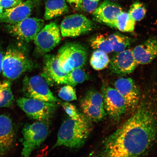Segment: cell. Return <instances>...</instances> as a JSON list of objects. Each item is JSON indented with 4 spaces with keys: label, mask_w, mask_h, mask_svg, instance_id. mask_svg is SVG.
Masks as SVG:
<instances>
[{
    "label": "cell",
    "mask_w": 157,
    "mask_h": 157,
    "mask_svg": "<svg viewBox=\"0 0 157 157\" xmlns=\"http://www.w3.org/2000/svg\"><path fill=\"white\" fill-rule=\"evenodd\" d=\"M145 97L134 113L105 139L101 156L138 157L148 152L157 137V108Z\"/></svg>",
    "instance_id": "6da1fadb"
},
{
    "label": "cell",
    "mask_w": 157,
    "mask_h": 157,
    "mask_svg": "<svg viewBox=\"0 0 157 157\" xmlns=\"http://www.w3.org/2000/svg\"><path fill=\"white\" fill-rule=\"evenodd\" d=\"M90 121L86 117L79 120L71 118L66 120L59 129L54 147L63 146L72 149L81 148L91 132Z\"/></svg>",
    "instance_id": "7a4b0ae2"
},
{
    "label": "cell",
    "mask_w": 157,
    "mask_h": 157,
    "mask_svg": "<svg viewBox=\"0 0 157 157\" xmlns=\"http://www.w3.org/2000/svg\"><path fill=\"white\" fill-rule=\"evenodd\" d=\"M34 67V63L22 44H13L8 47L2 64V72L5 77L9 80L17 79Z\"/></svg>",
    "instance_id": "3957f363"
},
{
    "label": "cell",
    "mask_w": 157,
    "mask_h": 157,
    "mask_svg": "<svg viewBox=\"0 0 157 157\" xmlns=\"http://www.w3.org/2000/svg\"><path fill=\"white\" fill-rule=\"evenodd\" d=\"M56 56L61 71L68 73L74 69L83 67L87 61V52L81 44L68 43L59 49Z\"/></svg>",
    "instance_id": "277c9868"
},
{
    "label": "cell",
    "mask_w": 157,
    "mask_h": 157,
    "mask_svg": "<svg viewBox=\"0 0 157 157\" xmlns=\"http://www.w3.org/2000/svg\"><path fill=\"white\" fill-rule=\"evenodd\" d=\"M46 122L37 121L24 125L22 130L23 148L21 155L22 156H30L46 140L49 132Z\"/></svg>",
    "instance_id": "5b68a950"
},
{
    "label": "cell",
    "mask_w": 157,
    "mask_h": 157,
    "mask_svg": "<svg viewBox=\"0 0 157 157\" xmlns=\"http://www.w3.org/2000/svg\"><path fill=\"white\" fill-rule=\"evenodd\" d=\"M21 91L25 97L48 102L61 101L51 91L48 84L42 76H25L23 80Z\"/></svg>",
    "instance_id": "8992f818"
},
{
    "label": "cell",
    "mask_w": 157,
    "mask_h": 157,
    "mask_svg": "<svg viewBox=\"0 0 157 157\" xmlns=\"http://www.w3.org/2000/svg\"><path fill=\"white\" fill-rule=\"evenodd\" d=\"M16 103L30 118L39 121H48L53 115L57 105L25 97L18 98Z\"/></svg>",
    "instance_id": "52a82bcc"
},
{
    "label": "cell",
    "mask_w": 157,
    "mask_h": 157,
    "mask_svg": "<svg viewBox=\"0 0 157 157\" xmlns=\"http://www.w3.org/2000/svg\"><path fill=\"white\" fill-rule=\"evenodd\" d=\"M80 104L84 116L90 121L98 122L107 115L102 94L97 90H88L80 100Z\"/></svg>",
    "instance_id": "ba28073f"
},
{
    "label": "cell",
    "mask_w": 157,
    "mask_h": 157,
    "mask_svg": "<svg viewBox=\"0 0 157 157\" xmlns=\"http://www.w3.org/2000/svg\"><path fill=\"white\" fill-rule=\"evenodd\" d=\"M9 33L18 40L24 42L34 40L37 34L44 27L42 19L28 17L14 24L7 25Z\"/></svg>",
    "instance_id": "9c48e42d"
},
{
    "label": "cell",
    "mask_w": 157,
    "mask_h": 157,
    "mask_svg": "<svg viewBox=\"0 0 157 157\" xmlns=\"http://www.w3.org/2000/svg\"><path fill=\"white\" fill-rule=\"evenodd\" d=\"M101 94L106 113L114 121H119L127 111L124 99L115 88L106 84L102 87Z\"/></svg>",
    "instance_id": "30bf717a"
},
{
    "label": "cell",
    "mask_w": 157,
    "mask_h": 157,
    "mask_svg": "<svg viewBox=\"0 0 157 157\" xmlns=\"http://www.w3.org/2000/svg\"><path fill=\"white\" fill-rule=\"evenodd\" d=\"M93 21L79 14L68 15L63 20L60 26L62 36L74 38L85 34L93 29Z\"/></svg>",
    "instance_id": "8fae6325"
},
{
    "label": "cell",
    "mask_w": 157,
    "mask_h": 157,
    "mask_svg": "<svg viewBox=\"0 0 157 157\" xmlns=\"http://www.w3.org/2000/svg\"><path fill=\"white\" fill-rule=\"evenodd\" d=\"M60 29L55 22L45 25L34 40L37 52L40 54H46L57 46L61 40Z\"/></svg>",
    "instance_id": "7c38bea8"
},
{
    "label": "cell",
    "mask_w": 157,
    "mask_h": 157,
    "mask_svg": "<svg viewBox=\"0 0 157 157\" xmlns=\"http://www.w3.org/2000/svg\"><path fill=\"white\" fill-rule=\"evenodd\" d=\"M114 85L124 99L127 111H135L140 101L141 91L134 80L129 78H120L116 81Z\"/></svg>",
    "instance_id": "4fadbf2b"
},
{
    "label": "cell",
    "mask_w": 157,
    "mask_h": 157,
    "mask_svg": "<svg viewBox=\"0 0 157 157\" xmlns=\"http://www.w3.org/2000/svg\"><path fill=\"white\" fill-rule=\"evenodd\" d=\"M109 64L111 71L120 75L132 73L137 65L133 56V50L130 49L117 53L110 61Z\"/></svg>",
    "instance_id": "5bb4252c"
},
{
    "label": "cell",
    "mask_w": 157,
    "mask_h": 157,
    "mask_svg": "<svg viewBox=\"0 0 157 157\" xmlns=\"http://www.w3.org/2000/svg\"><path fill=\"white\" fill-rule=\"evenodd\" d=\"M16 133L10 117L6 114L0 115V156L5 155L14 145Z\"/></svg>",
    "instance_id": "9a60e30c"
},
{
    "label": "cell",
    "mask_w": 157,
    "mask_h": 157,
    "mask_svg": "<svg viewBox=\"0 0 157 157\" xmlns=\"http://www.w3.org/2000/svg\"><path fill=\"white\" fill-rule=\"evenodd\" d=\"M44 58V70L41 76L47 83L68 85V73L61 71L56 56L52 54H46Z\"/></svg>",
    "instance_id": "2e32d148"
},
{
    "label": "cell",
    "mask_w": 157,
    "mask_h": 157,
    "mask_svg": "<svg viewBox=\"0 0 157 157\" xmlns=\"http://www.w3.org/2000/svg\"><path fill=\"white\" fill-rule=\"evenodd\" d=\"M30 0L21 2L15 6L4 10L0 16V22L14 24L30 16L34 8Z\"/></svg>",
    "instance_id": "e0dca14e"
},
{
    "label": "cell",
    "mask_w": 157,
    "mask_h": 157,
    "mask_svg": "<svg viewBox=\"0 0 157 157\" xmlns=\"http://www.w3.org/2000/svg\"><path fill=\"white\" fill-rule=\"evenodd\" d=\"M122 11V8L118 4L108 0L103 2L94 11V19L111 27L117 16Z\"/></svg>",
    "instance_id": "ac0fdd59"
},
{
    "label": "cell",
    "mask_w": 157,
    "mask_h": 157,
    "mask_svg": "<svg viewBox=\"0 0 157 157\" xmlns=\"http://www.w3.org/2000/svg\"><path fill=\"white\" fill-rule=\"evenodd\" d=\"M137 64L150 63L157 56V38L149 39L133 50Z\"/></svg>",
    "instance_id": "d6986e66"
},
{
    "label": "cell",
    "mask_w": 157,
    "mask_h": 157,
    "mask_svg": "<svg viewBox=\"0 0 157 157\" xmlns=\"http://www.w3.org/2000/svg\"><path fill=\"white\" fill-rule=\"evenodd\" d=\"M69 8L66 0H47L45 4L44 19L56 18L68 13Z\"/></svg>",
    "instance_id": "ffe728a7"
},
{
    "label": "cell",
    "mask_w": 157,
    "mask_h": 157,
    "mask_svg": "<svg viewBox=\"0 0 157 157\" xmlns=\"http://www.w3.org/2000/svg\"><path fill=\"white\" fill-rule=\"evenodd\" d=\"M11 82L9 80L0 81V108H11L14 105V96Z\"/></svg>",
    "instance_id": "44dd1931"
},
{
    "label": "cell",
    "mask_w": 157,
    "mask_h": 157,
    "mask_svg": "<svg viewBox=\"0 0 157 157\" xmlns=\"http://www.w3.org/2000/svg\"><path fill=\"white\" fill-rule=\"evenodd\" d=\"M135 24V21L128 13L122 11L117 16L111 27L122 32H130L134 30Z\"/></svg>",
    "instance_id": "7402d4cb"
},
{
    "label": "cell",
    "mask_w": 157,
    "mask_h": 157,
    "mask_svg": "<svg viewBox=\"0 0 157 157\" xmlns=\"http://www.w3.org/2000/svg\"><path fill=\"white\" fill-rule=\"evenodd\" d=\"M109 38L112 44L113 52L117 53L126 50L133 41L131 38L119 33H115L110 35Z\"/></svg>",
    "instance_id": "603a6c76"
},
{
    "label": "cell",
    "mask_w": 157,
    "mask_h": 157,
    "mask_svg": "<svg viewBox=\"0 0 157 157\" xmlns=\"http://www.w3.org/2000/svg\"><path fill=\"white\" fill-rule=\"evenodd\" d=\"M91 47L96 50L101 51L107 54L113 52L112 44L109 36L99 34L94 36L90 40Z\"/></svg>",
    "instance_id": "cb8c5ba5"
},
{
    "label": "cell",
    "mask_w": 157,
    "mask_h": 157,
    "mask_svg": "<svg viewBox=\"0 0 157 157\" xmlns=\"http://www.w3.org/2000/svg\"><path fill=\"white\" fill-rule=\"evenodd\" d=\"M109 62L107 54L99 50H96L93 53L90 60V65L96 70L104 69L107 67Z\"/></svg>",
    "instance_id": "d4e9b609"
},
{
    "label": "cell",
    "mask_w": 157,
    "mask_h": 157,
    "mask_svg": "<svg viewBox=\"0 0 157 157\" xmlns=\"http://www.w3.org/2000/svg\"><path fill=\"white\" fill-rule=\"evenodd\" d=\"M88 76L81 68L74 69L67 74L68 85L75 86L87 79Z\"/></svg>",
    "instance_id": "484cf974"
},
{
    "label": "cell",
    "mask_w": 157,
    "mask_h": 157,
    "mask_svg": "<svg viewBox=\"0 0 157 157\" xmlns=\"http://www.w3.org/2000/svg\"><path fill=\"white\" fill-rule=\"evenodd\" d=\"M146 12L144 5L139 2L133 3L128 12L129 15L135 21H141L144 18Z\"/></svg>",
    "instance_id": "4316f807"
},
{
    "label": "cell",
    "mask_w": 157,
    "mask_h": 157,
    "mask_svg": "<svg viewBox=\"0 0 157 157\" xmlns=\"http://www.w3.org/2000/svg\"><path fill=\"white\" fill-rule=\"evenodd\" d=\"M59 97L66 101H75L77 99L76 91L73 86L67 85L60 90L58 93Z\"/></svg>",
    "instance_id": "83f0119b"
},
{
    "label": "cell",
    "mask_w": 157,
    "mask_h": 157,
    "mask_svg": "<svg viewBox=\"0 0 157 157\" xmlns=\"http://www.w3.org/2000/svg\"><path fill=\"white\" fill-rule=\"evenodd\" d=\"M62 106L71 118L79 120L86 117L80 113L75 106L71 103L66 102L62 104Z\"/></svg>",
    "instance_id": "f1b7e54d"
},
{
    "label": "cell",
    "mask_w": 157,
    "mask_h": 157,
    "mask_svg": "<svg viewBox=\"0 0 157 157\" xmlns=\"http://www.w3.org/2000/svg\"><path fill=\"white\" fill-rule=\"evenodd\" d=\"M100 0H83L82 9L86 12L93 13L98 7Z\"/></svg>",
    "instance_id": "f546056e"
},
{
    "label": "cell",
    "mask_w": 157,
    "mask_h": 157,
    "mask_svg": "<svg viewBox=\"0 0 157 157\" xmlns=\"http://www.w3.org/2000/svg\"><path fill=\"white\" fill-rule=\"evenodd\" d=\"M22 2V0H0V5L6 9L14 7Z\"/></svg>",
    "instance_id": "4dcf8cb0"
},
{
    "label": "cell",
    "mask_w": 157,
    "mask_h": 157,
    "mask_svg": "<svg viewBox=\"0 0 157 157\" xmlns=\"http://www.w3.org/2000/svg\"><path fill=\"white\" fill-rule=\"evenodd\" d=\"M73 8L76 10L82 9L83 0H66Z\"/></svg>",
    "instance_id": "1f68e13d"
},
{
    "label": "cell",
    "mask_w": 157,
    "mask_h": 157,
    "mask_svg": "<svg viewBox=\"0 0 157 157\" xmlns=\"http://www.w3.org/2000/svg\"><path fill=\"white\" fill-rule=\"evenodd\" d=\"M5 54V53L4 52L2 47L0 44V74L2 72V64L3 58Z\"/></svg>",
    "instance_id": "d6a6232c"
},
{
    "label": "cell",
    "mask_w": 157,
    "mask_h": 157,
    "mask_svg": "<svg viewBox=\"0 0 157 157\" xmlns=\"http://www.w3.org/2000/svg\"><path fill=\"white\" fill-rule=\"evenodd\" d=\"M3 10V9L1 5H0V16H1Z\"/></svg>",
    "instance_id": "836d02e7"
},
{
    "label": "cell",
    "mask_w": 157,
    "mask_h": 157,
    "mask_svg": "<svg viewBox=\"0 0 157 157\" xmlns=\"http://www.w3.org/2000/svg\"><path fill=\"white\" fill-rule=\"evenodd\" d=\"M108 1H118V0H108Z\"/></svg>",
    "instance_id": "e575fe53"
}]
</instances>
